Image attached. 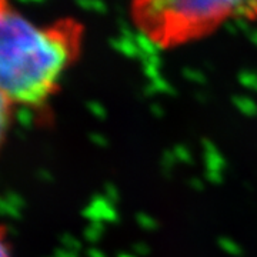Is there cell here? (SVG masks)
Listing matches in <instances>:
<instances>
[{
    "mask_svg": "<svg viewBox=\"0 0 257 257\" xmlns=\"http://www.w3.org/2000/svg\"><path fill=\"white\" fill-rule=\"evenodd\" d=\"M160 12L152 10L149 18H160L167 26L175 29H193L204 26L210 22L219 20L231 13L236 3H214V2H176V3H157Z\"/></svg>",
    "mask_w": 257,
    "mask_h": 257,
    "instance_id": "7a4b0ae2",
    "label": "cell"
},
{
    "mask_svg": "<svg viewBox=\"0 0 257 257\" xmlns=\"http://www.w3.org/2000/svg\"><path fill=\"white\" fill-rule=\"evenodd\" d=\"M13 104L10 103L2 93H0V147L3 146L5 140L8 138L12 116H13Z\"/></svg>",
    "mask_w": 257,
    "mask_h": 257,
    "instance_id": "3957f363",
    "label": "cell"
},
{
    "mask_svg": "<svg viewBox=\"0 0 257 257\" xmlns=\"http://www.w3.org/2000/svg\"><path fill=\"white\" fill-rule=\"evenodd\" d=\"M0 257H15L12 251L9 237L3 227H0Z\"/></svg>",
    "mask_w": 257,
    "mask_h": 257,
    "instance_id": "277c9868",
    "label": "cell"
},
{
    "mask_svg": "<svg viewBox=\"0 0 257 257\" xmlns=\"http://www.w3.org/2000/svg\"><path fill=\"white\" fill-rule=\"evenodd\" d=\"M70 22L39 25L0 0V93L13 106H43L77 52Z\"/></svg>",
    "mask_w": 257,
    "mask_h": 257,
    "instance_id": "6da1fadb",
    "label": "cell"
}]
</instances>
